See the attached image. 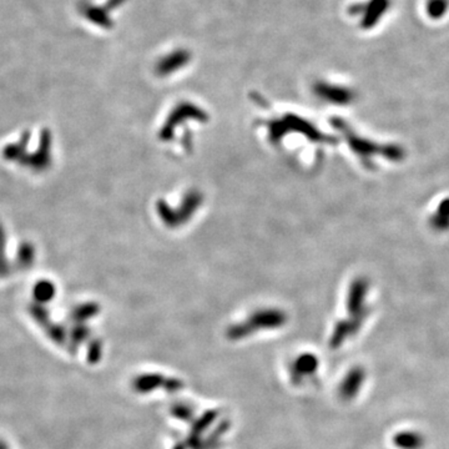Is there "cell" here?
<instances>
[{
    "label": "cell",
    "instance_id": "1",
    "mask_svg": "<svg viewBox=\"0 0 449 449\" xmlns=\"http://www.w3.org/2000/svg\"><path fill=\"white\" fill-rule=\"evenodd\" d=\"M364 371L361 368L352 369L348 373L347 377L345 378L342 386H341V394L345 399H352L357 394L359 388L362 387L364 382Z\"/></svg>",
    "mask_w": 449,
    "mask_h": 449
},
{
    "label": "cell",
    "instance_id": "2",
    "mask_svg": "<svg viewBox=\"0 0 449 449\" xmlns=\"http://www.w3.org/2000/svg\"><path fill=\"white\" fill-rule=\"evenodd\" d=\"M393 443L399 449H422L423 448L424 437L418 432L406 431L393 437Z\"/></svg>",
    "mask_w": 449,
    "mask_h": 449
}]
</instances>
